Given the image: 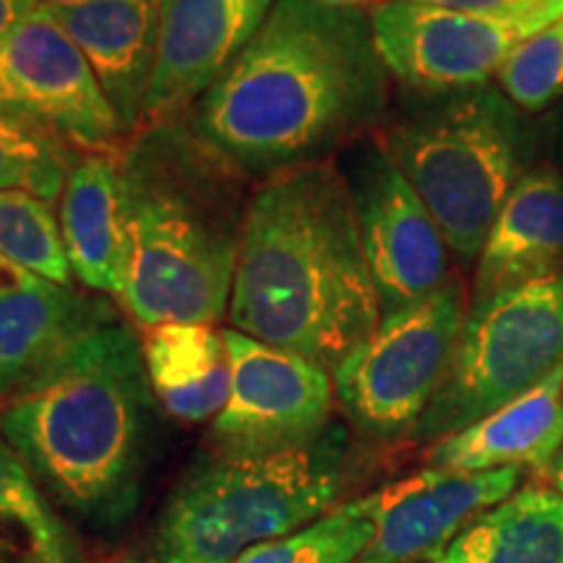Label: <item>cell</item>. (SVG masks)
<instances>
[{
    "label": "cell",
    "mask_w": 563,
    "mask_h": 563,
    "mask_svg": "<svg viewBox=\"0 0 563 563\" xmlns=\"http://www.w3.org/2000/svg\"><path fill=\"white\" fill-rule=\"evenodd\" d=\"M0 108L70 152H121L129 141L87 58L47 3L0 40Z\"/></svg>",
    "instance_id": "7c38bea8"
},
{
    "label": "cell",
    "mask_w": 563,
    "mask_h": 563,
    "mask_svg": "<svg viewBox=\"0 0 563 563\" xmlns=\"http://www.w3.org/2000/svg\"><path fill=\"white\" fill-rule=\"evenodd\" d=\"M230 391L211 420L217 454L266 456L313 443L332 428L334 378L323 365L224 329Z\"/></svg>",
    "instance_id": "8fae6325"
},
{
    "label": "cell",
    "mask_w": 563,
    "mask_h": 563,
    "mask_svg": "<svg viewBox=\"0 0 563 563\" xmlns=\"http://www.w3.org/2000/svg\"><path fill=\"white\" fill-rule=\"evenodd\" d=\"M543 141L551 152L553 165L563 173V100L551 108L543 121Z\"/></svg>",
    "instance_id": "83f0119b"
},
{
    "label": "cell",
    "mask_w": 563,
    "mask_h": 563,
    "mask_svg": "<svg viewBox=\"0 0 563 563\" xmlns=\"http://www.w3.org/2000/svg\"><path fill=\"white\" fill-rule=\"evenodd\" d=\"M74 154L51 133L0 108V191L58 201Z\"/></svg>",
    "instance_id": "d4e9b609"
},
{
    "label": "cell",
    "mask_w": 563,
    "mask_h": 563,
    "mask_svg": "<svg viewBox=\"0 0 563 563\" xmlns=\"http://www.w3.org/2000/svg\"><path fill=\"white\" fill-rule=\"evenodd\" d=\"M470 300L452 277L412 306L382 316L332 371L334 394L352 426L373 439L412 435L446 376Z\"/></svg>",
    "instance_id": "ba28073f"
},
{
    "label": "cell",
    "mask_w": 563,
    "mask_h": 563,
    "mask_svg": "<svg viewBox=\"0 0 563 563\" xmlns=\"http://www.w3.org/2000/svg\"><path fill=\"white\" fill-rule=\"evenodd\" d=\"M431 563H563V496L543 485L514 490Z\"/></svg>",
    "instance_id": "44dd1931"
},
{
    "label": "cell",
    "mask_w": 563,
    "mask_h": 563,
    "mask_svg": "<svg viewBox=\"0 0 563 563\" xmlns=\"http://www.w3.org/2000/svg\"><path fill=\"white\" fill-rule=\"evenodd\" d=\"M498 87L527 115L551 110L563 100V16L506 60L498 70Z\"/></svg>",
    "instance_id": "484cf974"
},
{
    "label": "cell",
    "mask_w": 563,
    "mask_h": 563,
    "mask_svg": "<svg viewBox=\"0 0 563 563\" xmlns=\"http://www.w3.org/2000/svg\"><path fill=\"white\" fill-rule=\"evenodd\" d=\"M563 449V365L509 405L435 441L428 467L490 473L504 467L548 470Z\"/></svg>",
    "instance_id": "ac0fdd59"
},
{
    "label": "cell",
    "mask_w": 563,
    "mask_h": 563,
    "mask_svg": "<svg viewBox=\"0 0 563 563\" xmlns=\"http://www.w3.org/2000/svg\"><path fill=\"white\" fill-rule=\"evenodd\" d=\"M548 475H551L553 488L563 496V449L559 452V456H555V460H553L551 467H548Z\"/></svg>",
    "instance_id": "4dcf8cb0"
},
{
    "label": "cell",
    "mask_w": 563,
    "mask_h": 563,
    "mask_svg": "<svg viewBox=\"0 0 563 563\" xmlns=\"http://www.w3.org/2000/svg\"><path fill=\"white\" fill-rule=\"evenodd\" d=\"M123 287L133 323H220L249 220L251 178L188 118L141 125L118 152Z\"/></svg>",
    "instance_id": "3957f363"
},
{
    "label": "cell",
    "mask_w": 563,
    "mask_h": 563,
    "mask_svg": "<svg viewBox=\"0 0 563 563\" xmlns=\"http://www.w3.org/2000/svg\"><path fill=\"white\" fill-rule=\"evenodd\" d=\"M563 272V173L540 162L506 196L475 262L473 300L483 302Z\"/></svg>",
    "instance_id": "e0dca14e"
},
{
    "label": "cell",
    "mask_w": 563,
    "mask_h": 563,
    "mask_svg": "<svg viewBox=\"0 0 563 563\" xmlns=\"http://www.w3.org/2000/svg\"><path fill=\"white\" fill-rule=\"evenodd\" d=\"M376 139L433 214L452 256L477 262L511 188L538 165L543 133L498 84L410 91Z\"/></svg>",
    "instance_id": "5b68a950"
},
{
    "label": "cell",
    "mask_w": 563,
    "mask_h": 563,
    "mask_svg": "<svg viewBox=\"0 0 563 563\" xmlns=\"http://www.w3.org/2000/svg\"><path fill=\"white\" fill-rule=\"evenodd\" d=\"M563 365V272L470 302L446 376L412 439L435 443L543 384Z\"/></svg>",
    "instance_id": "52a82bcc"
},
{
    "label": "cell",
    "mask_w": 563,
    "mask_h": 563,
    "mask_svg": "<svg viewBox=\"0 0 563 563\" xmlns=\"http://www.w3.org/2000/svg\"><path fill=\"white\" fill-rule=\"evenodd\" d=\"M519 481L517 467L490 473L426 467L384 485L371 493L376 532L355 563H431L475 517L509 498Z\"/></svg>",
    "instance_id": "4fadbf2b"
},
{
    "label": "cell",
    "mask_w": 563,
    "mask_h": 563,
    "mask_svg": "<svg viewBox=\"0 0 563 563\" xmlns=\"http://www.w3.org/2000/svg\"><path fill=\"white\" fill-rule=\"evenodd\" d=\"M336 165L350 186L382 316L428 298L454 277L446 238L376 133L350 144Z\"/></svg>",
    "instance_id": "30bf717a"
},
{
    "label": "cell",
    "mask_w": 563,
    "mask_h": 563,
    "mask_svg": "<svg viewBox=\"0 0 563 563\" xmlns=\"http://www.w3.org/2000/svg\"><path fill=\"white\" fill-rule=\"evenodd\" d=\"M146 376L162 410L183 422L214 420L228 402L230 352L209 323H159L141 334Z\"/></svg>",
    "instance_id": "ffe728a7"
},
{
    "label": "cell",
    "mask_w": 563,
    "mask_h": 563,
    "mask_svg": "<svg viewBox=\"0 0 563 563\" xmlns=\"http://www.w3.org/2000/svg\"><path fill=\"white\" fill-rule=\"evenodd\" d=\"M108 97L125 136L146 123L157 60V0H45Z\"/></svg>",
    "instance_id": "2e32d148"
},
{
    "label": "cell",
    "mask_w": 563,
    "mask_h": 563,
    "mask_svg": "<svg viewBox=\"0 0 563 563\" xmlns=\"http://www.w3.org/2000/svg\"><path fill=\"white\" fill-rule=\"evenodd\" d=\"M274 3L277 0H157V60L146 123L188 115L245 51Z\"/></svg>",
    "instance_id": "5bb4252c"
},
{
    "label": "cell",
    "mask_w": 563,
    "mask_h": 563,
    "mask_svg": "<svg viewBox=\"0 0 563 563\" xmlns=\"http://www.w3.org/2000/svg\"><path fill=\"white\" fill-rule=\"evenodd\" d=\"M118 319L115 308L0 256V405L53 368L91 329Z\"/></svg>",
    "instance_id": "9a60e30c"
},
{
    "label": "cell",
    "mask_w": 563,
    "mask_h": 563,
    "mask_svg": "<svg viewBox=\"0 0 563 563\" xmlns=\"http://www.w3.org/2000/svg\"><path fill=\"white\" fill-rule=\"evenodd\" d=\"M60 235L81 287L118 300L123 287V209L118 152H76L60 194Z\"/></svg>",
    "instance_id": "d6986e66"
},
{
    "label": "cell",
    "mask_w": 563,
    "mask_h": 563,
    "mask_svg": "<svg viewBox=\"0 0 563 563\" xmlns=\"http://www.w3.org/2000/svg\"><path fill=\"white\" fill-rule=\"evenodd\" d=\"M45 0H0V40L9 34L19 21H24L32 11H37Z\"/></svg>",
    "instance_id": "f1b7e54d"
},
{
    "label": "cell",
    "mask_w": 563,
    "mask_h": 563,
    "mask_svg": "<svg viewBox=\"0 0 563 563\" xmlns=\"http://www.w3.org/2000/svg\"><path fill=\"white\" fill-rule=\"evenodd\" d=\"M154 415L141 336L112 319L0 405V433L51 501L91 525H118L139 504Z\"/></svg>",
    "instance_id": "277c9868"
},
{
    "label": "cell",
    "mask_w": 563,
    "mask_h": 563,
    "mask_svg": "<svg viewBox=\"0 0 563 563\" xmlns=\"http://www.w3.org/2000/svg\"><path fill=\"white\" fill-rule=\"evenodd\" d=\"M347 473V435L266 456L211 452L183 475L159 514V563H232L334 509Z\"/></svg>",
    "instance_id": "8992f818"
},
{
    "label": "cell",
    "mask_w": 563,
    "mask_h": 563,
    "mask_svg": "<svg viewBox=\"0 0 563 563\" xmlns=\"http://www.w3.org/2000/svg\"><path fill=\"white\" fill-rule=\"evenodd\" d=\"M373 532V506L371 496H365L334 506L300 530L251 548L232 563H355L371 545Z\"/></svg>",
    "instance_id": "603a6c76"
},
{
    "label": "cell",
    "mask_w": 563,
    "mask_h": 563,
    "mask_svg": "<svg viewBox=\"0 0 563 563\" xmlns=\"http://www.w3.org/2000/svg\"><path fill=\"white\" fill-rule=\"evenodd\" d=\"M316 3H321V5H332V9H361V11H365L371 5H378L382 3V0H316Z\"/></svg>",
    "instance_id": "f546056e"
},
{
    "label": "cell",
    "mask_w": 563,
    "mask_h": 563,
    "mask_svg": "<svg viewBox=\"0 0 563 563\" xmlns=\"http://www.w3.org/2000/svg\"><path fill=\"white\" fill-rule=\"evenodd\" d=\"M391 76L371 13L277 0L188 123L245 178L332 159L389 112Z\"/></svg>",
    "instance_id": "6da1fadb"
},
{
    "label": "cell",
    "mask_w": 563,
    "mask_h": 563,
    "mask_svg": "<svg viewBox=\"0 0 563 563\" xmlns=\"http://www.w3.org/2000/svg\"><path fill=\"white\" fill-rule=\"evenodd\" d=\"M228 321L327 371L378 327V292L334 159L253 186Z\"/></svg>",
    "instance_id": "7a4b0ae2"
},
{
    "label": "cell",
    "mask_w": 563,
    "mask_h": 563,
    "mask_svg": "<svg viewBox=\"0 0 563 563\" xmlns=\"http://www.w3.org/2000/svg\"><path fill=\"white\" fill-rule=\"evenodd\" d=\"M410 3L439 5V9L467 11V13H506L527 9V5L540 3V0H410Z\"/></svg>",
    "instance_id": "4316f807"
},
{
    "label": "cell",
    "mask_w": 563,
    "mask_h": 563,
    "mask_svg": "<svg viewBox=\"0 0 563 563\" xmlns=\"http://www.w3.org/2000/svg\"><path fill=\"white\" fill-rule=\"evenodd\" d=\"M0 256L40 277L74 287L53 201L26 191H0Z\"/></svg>",
    "instance_id": "cb8c5ba5"
},
{
    "label": "cell",
    "mask_w": 563,
    "mask_h": 563,
    "mask_svg": "<svg viewBox=\"0 0 563 563\" xmlns=\"http://www.w3.org/2000/svg\"><path fill=\"white\" fill-rule=\"evenodd\" d=\"M368 13L378 55L394 81L410 91H449L490 84L527 40L563 16V0L506 13L382 0Z\"/></svg>",
    "instance_id": "9c48e42d"
},
{
    "label": "cell",
    "mask_w": 563,
    "mask_h": 563,
    "mask_svg": "<svg viewBox=\"0 0 563 563\" xmlns=\"http://www.w3.org/2000/svg\"><path fill=\"white\" fill-rule=\"evenodd\" d=\"M0 563H81L76 534L63 522L32 470L0 433Z\"/></svg>",
    "instance_id": "7402d4cb"
}]
</instances>
